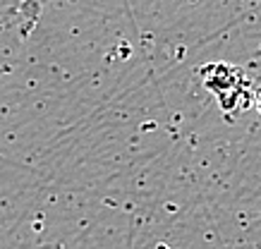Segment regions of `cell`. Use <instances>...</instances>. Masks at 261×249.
<instances>
[{
    "label": "cell",
    "mask_w": 261,
    "mask_h": 249,
    "mask_svg": "<svg viewBox=\"0 0 261 249\" xmlns=\"http://www.w3.org/2000/svg\"><path fill=\"white\" fill-rule=\"evenodd\" d=\"M201 77H204V84L208 91H214L221 105L225 103V98L232 96V103H230V110H235V101L240 96H245V74L238 67H230L225 63H216L208 65L201 70Z\"/></svg>",
    "instance_id": "1"
},
{
    "label": "cell",
    "mask_w": 261,
    "mask_h": 249,
    "mask_svg": "<svg viewBox=\"0 0 261 249\" xmlns=\"http://www.w3.org/2000/svg\"><path fill=\"white\" fill-rule=\"evenodd\" d=\"M256 108L261 110V91H259V96H256Z\"/></svg>",
    "instance_id": "2"
}]
</instances>
